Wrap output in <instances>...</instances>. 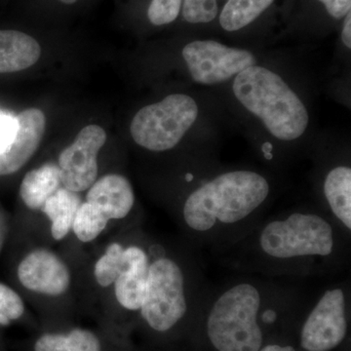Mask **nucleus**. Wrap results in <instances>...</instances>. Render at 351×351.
<instances>
[{
    "mask_svg": "<svg viewBox=\"0 0 351 351\" xmlns=\"http://www.w3.org/2000/svg\"><path fill=\"white\" fill-rule=\"evenodd\" d=\"M350 239L322 210L294 209L263 217L241 239L213 252L239 274L306 278L348 267Z\"/></svg>",
    "mask_w": 351,
    "mask_h": 351,
    "instance_id": "obj_1",
    "label": "nucleus"
},
{
    "mask_svg": "<svg viewBox=\"0 0 351 351\" xmlns=\"http://www.w3.org/2000/svg\"><path fill=\"white\" fill-rule=\"evenodd\" d=\"M306 298L282 278L239 274L212 288L202 311L208 341L215 351H258L263 326H274Z\"/></svg>",
    "mask_w": 351,
    "mask_h": 351,
    "instance_id": "obj_2",
    "label": "nucleus"
},
{
    "mask_svg": "<svg viewBox=\"0 0 351 351\" xmlns=\"http://www.w3.org/2000/svg\"><path fill=\"white\" fill-rule=\"evenodd\" d=\"M271 191L269 179L261 173L226 171L189 191L180 219L197 248L215 251L241 239L263 218Z\"/></svg>",
    "mask_w": 351,
    "mask_h": 351,
    "instance_id": "obj_3",
    "label": "nucleus"
},
{
    "mask_svg": "<svg viewBox=\"0 0 351 351\" xmlns=\"http://www.w3.org/2000/svg\"><path fill=\"white\" fill-rule=\"evenodd\" d=\"M211 291L198 261L158 254L149 263L141 315L154 331H170L193 308L203 311Z\"/></svg>",
    "mask_w": 351,
    "mask_h": 351,
    "instance_id": "obj_4",
    "label": "nucleus"
},
{
    "mask_svg": "<svg viewBox=\"0 0 351 351\" xmlns=\"http://www.w3.org/2000/svg\"><path fill=\"white\" fill-rule=\"evenodd\" d=\"M232 89L239 103L262 119L274 137L294 141L304 135L308 112L280 75L255 64L237 75Z\"/></svg>",
    "mask_w": 351,
    "mask_h": 351,
    "instance_id": "obj_5",
    "label": "nucleus"
},
{
    "mask_svg": "<svg viewBox=\"0 0 351 351\" xmlns=\"http://www.w3.org/2000/svg\"><path fill=\"white\" fill-rule=\"evenodd\" d=\"M198 112L197 104L191 97L171 94L136 113L131 122L132 138L147 151H170L193 125Z\"/></svg>",
    "mask_w": 351,
    "mask_h": 351,
    "instance_id": "obj_6",
    "label": "nucleus"
},
{
    "mask_svg": "<svg viewBox=\"0 0 351 351\" xmlns=\"http://www.w3.org/2000/svg\"><path fill=\"white\" fill-rule=\"evenodd\" d=\"M313 299L300 330V346L304 351H331L348 336L350 280L331 284Z\"/></svg>",
    "mask_w": 351,
    "mask_h": 351,
    "instance_id": "obj_7",
    "label": "nucleus"
},
{
    "mask_svg": "<svg viewBox=\"0 0 351 351\" xmlns=\"http://www.w3.org/2000/svg\"><path fill=\"white\" fill-rule=\"evenodd\" d=\"M182 57L195 82L205 85L225 82L255 66L251 52L228 47L214 40H196L182 49Z\"/></svg>",
    "mask_w": 351,
    "mask_h": 351,
    "instance_id": "obj_8",
    "label": "nucleus"
},
{
    "mask_svg": "<svg viewBox=\"0 0 351 351\" xmlns=\"http://www.w3.org/2000/svg\"><path fill=\"white\" fill-rule=\"evenodd\" d=\"M106 141V131L91 124L84 127L75 142L61 152L59 169L64 189L80 193L91 188L98 175L97 157Z\"/></svg>",
    "mask_w": 351,
    "mask_h": 351,
    "instance_id": "obj_9",
    "label": "nucleus"
},
{
    "mask_svg": "<svg viewBox=\"0 0 351 351\" xmlns=\"http://www.w3.org/2000/svg\"><path fill=\"white\" fill-rule=\"evenodd\" d=\"M15 133L0 147V176L19 171L38 151L45 132L46 117L38 108H29L16 117Z\"/></svg>",
    "mask_w": 351,
    "mask_h": 351,
    "instance_id": "obj_10",
    "label": "nucleus"
},
{
    "mask_svg": "<svg viewBox=\"0 0 351 351\" xmlns=\"http://www.w3.org/2000/svg\"><path fill=\"white\" fill-rule=\"evenodd\" d=\"M18 277L24 287L38 294L59 295L68 290L71 274L52 252H32L21 262Z\"/></svg>",
    "mask_w": 351,
    "mask_h": 351,
    "instance_id": "obj_11",
    "label": "nucleus"
},
{
    "mask_svg": "<svg viewBox=\"0 0 351 351\" xmlns=\"http://www.w3.org/2000/svg\"><path fill=\"white\" fill-rule=\"evenodd\" d=\"M151 257L137 245L124 248L121 267L114 281L117 302L128 311H140L147 286Z\"/></svg>",
    "mask_w": 351,
    "mask_h": 351,
    "instance_id": "obj_12",
    "label": "nucleus"
},
{
    "mask_svg": "<svg viewBox=\"0 0 351 351\" xmlns=\"http://www.w3.org/2000/svg\"><path fill=\"white\" fill-rule=\"evenodd\" d=\"M86 202L98 208L108 219H124L135 204L130 182L121 175L110 174L94 182L86 195Z\"/></svg>",
    "mask_w": 351,
    "mask_h": 351,
    "instance_id": "obj_13",
    "label": "nucleus"
},
{
    "mask_svg": "<svg viewBox=\"0 0 351 351\" xmlns=\"http://www.w3.org/2000/svg\"><path fill=\"white\" fill-rule=\"evenodd\" d=\"M322 211L351 237V169L348 165L331 168L322 184Z\"/></svg>",
    "mask_w": 351,
    "mask_h": 351,
    "instance_id": "obj_14",
    "label": "nucleus"
},
{
    "mask_svg": "<svg viewBox=\"0 0 351 351\" xmlns=\"http://www.w3.org/2000/svg\"><path fill=\"white\" fill-rule=\"evenodd\" d=\"M40 55V45L29 34L12 29L0 31V73L31 68Z\"/></svg>",
    "mask_w": 351,
    "mask_h": 351,
    "instance_id": "obj_15",
    "label": "nucleus"
},
{
    "mask_svg": "<svg viewBox=\"0 0 351 351\" xmlns=\"http://www.w3.org/2000/svg\"><path fill=\"white\" fill-rule=\"evenodd\" d=\"M61 184L59 167L53 164H45L43 167L29 171L25 176L21 184V198L25 206L38 210L56 193Z\"/></svg>",
    "mask_w": 351,
    "mask_h": 351,
    "instance_id": "obj_16",
    "label": "nucleus"
},
{
    "mask_svg": "<svg viewBox=\"0 0 351 351\" xmlns=\"http://www.w3.org/2000/svg\"><path fill=\"white\" fill-rule=\"evenodd\" d=\"M80 206L76 193L66 189H59L43 205V212L52 221L53 239L61 240L73 228V219Z\"/></svg>",
    "mask_w": 351,
    "mask_h": 351,
    "instance_id": "obj_17",
    "label": "nucleus"
},
{
    "mask_svg": "<svg viewBox=\"0 0 351 351\" xmlns=\"http://www.w3.org/2000/svg\"><path fill=\"white\" fill-rule=\"evenodd\" d=\"M34 351H101L93 332L75 329L69 334H46L36 341Z\"/></svg>",
    "mask_w": 351,
    "mask_h": 351,
    "instance_id": "obj_18",
    "label": "nucleus"
},
{
    "mask_svg": "<svg viewBox=\"0 0 351 351\" xmlns=\"http://www.w3.org/2000/svg\"><path fill=\"white\" fill-rule=\"evenodd\" d=\"M274 1V0H228L219 16V24L225 31H239L257 19Z\"/></svg>",
    "mask_w": 351,
    "mask_h": 351,
    "instance_id": "obj_19",
    "label": "nucleus"
},
{
    "mask_svg": "<svg viewBox=\"0 0 351 351\" xmlns=\"http://www.w3.org/2000/svg\"><path fill=\"white\" fill-rule=\"evenodd\" d=\"M110 219L101 213L98 208L90 203H82L78 207L73 228L77 239L82 242H90L96 239L105 230Z\"/></svg>",
    "mask_w": 351,
    "mask_h": 351,
    "instance_id": "obj_20",
    "label": "nucleus"
},
{
    "mask_svg": "<svg viewBox=\"0 0 351 351\" xmlns=\"http://www.w3.org/2000/svg\"><path fill=\"white\" fill-rule=\"evenodd\" d=\"M124 248L119 243L108 247L105 255L95 265V277L101 287H108L114 283L121 267Z\"/></svg>",
    "mask_w": 351,
    "mask_h": 351,
    "instance_id": "obj_21",
    "label": "nucleus"
},
{
    "mask_svg": "<svg viewBox=\"0 0 351 351\" xmlns=\"http://www.w3.org/2000/svg\"><path fill=\"white\" fill-rule=\"evenodd\" d=\"M217 14V0H184L182 15L191 24L212 22Z\"/></svg>",
    "mask_w": 351,
    "mask_h": 351,
    "instance_id": "obj_22",
    "label": "nucleus"
},
{
    "mask_svg": "<svg viewBox=\"0 0 351 351\" xmlns=\"http://www.w3.org/2000/svg\"><path fill=\"white\" fill-rule=\"evenodd\" d=\"M25 311L24 302L12 289L0 284V324L8 325L11 320H16Z\"/></svg>",
    "mask_w": 351,
    "mask_h": 351,
    "instance_id": "obj_23",
    "label": "nucleus"
},
{
    "mask_svg": "<svg viewBox=\"0 0 351 351\" xmlns=\"http://www.w3.org/2000/svg\"><path fill=\"white\" fill-rule=\"evenodd\" d=\"M181 5L182 0H152L147 17L154 25L170 24L179 16Z\"/></svg>",
    "mask_w": 351,
    "mask_h": 351,
    "instance_id": "obj_24",
    "label": "nucleus"
},
{
    "mask_svg": "<svg viewBox=\"0 0 351 351\" xmlns=\"http://www.w3.org/2000/svg\"><path fill=\"white\" fill-rule=\"evenodd\" d=\"M326 7L327 12L335 19H341L350 12L351 0H319Z\"/></svg>",
    "mask_w": 351,
    "mask_h": 351,
    "instance_id": "obj_25",
    "label": "nucleus"
},
{
    "mask_svg": "<svg viewBox=\"0 0 351 351\" xmlns=\"http://www.w3.org/2000/svg\"><path fill=\"white\" fill-rule=\"evenodd\" d=\"M16 126H17L16 117L0 112V147L6 145L12 138Z\"/></svg>",
    "mask_w": 351,
    "mask_h": 351,
    "instance_id": "obj_26",
    "label": "nucleus"
},
{
    "mask_svg": "<svg viewBox=\"0 0 351 351\" xmlns=\"http://www.w3.org/2000/svg\"><path fill=\"white\" fill-rule=\"evenodd\" d=\"M341 39L348 49L351 48V14L350 12L346 16L345 24H343V32H341Z\"/></svg>",
    "mask_w": 351,
    "mask_h": 351,
    "instance_id": "obj_27",
    "label": "nucleus"
},
{
    "mask_svg": "<svg viewBox=\"0 0 351 351\" xmlns=\"http://www.w3.org/2000/svg\"><path fill=\"white\" fill-rule=\"evenodd\" d=\"M258 351H297V350L290 343H270L263 345Z\"/></svg>",
    "mask_w": 351,
    "mask_h": 351,
    "instance_id": "obj_28",
    "label": "nucleus"
},
{
    "mask_svg": "<svg viewBox=\"0 0 351 351\" xmlns=\"http://www.w3.org/2000/svg\"><path fill=\"white\" fill-rule=\"evenodd\" d=\"M60 1L66 4H73L75 2L77 1V0H60Z\"/></svg>",
    "mask_w": 351,
    "mask_h": 351,
    "instance_id": "obj_29",
    "label": "nucleus"
}]
</instances>
